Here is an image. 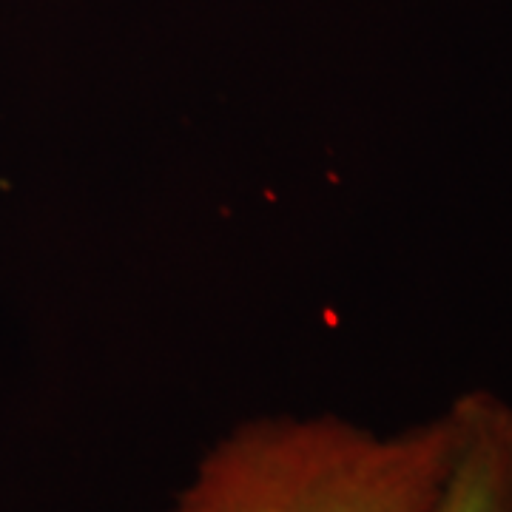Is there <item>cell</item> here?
I'll return each instance as SVG.
<instances>
[{"mask_svg": "<svg viewBox=\"0 0 512 512\" xmlns=\"http://www.w3.org/2000/svg\"><path fill=\"white\" fill-rule=\"evenodd\" d=\"M458 447L453 404L399 433L256 416L217 439L163 512H433Z\"/></svg>", "mask_w": 512, "mask_h": 512, "instance_id": "obj_1", "label": "cell"}, {"mask_svg": "<svg viewBox=\"0 0 512 512\" xmlns=\"http://www.w3.org/2000/svg\"><path fill=\"white\" fill-rule=\"evenodd\" d=\"M453 410L458 447L433 512H512V404L473 390Z\"/></svg>", "mask_w": 512, "mask_h": 512, "instance_id": "obj_2", "label": "cell"}]
</instances>
